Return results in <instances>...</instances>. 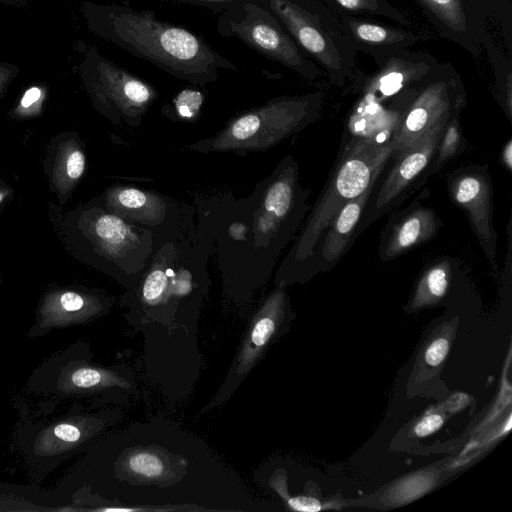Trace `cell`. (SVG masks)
I'll return each mask as SVG.
<instances>
[{"mask_svg": "<svg viewBox=\"0 0 512 512\" xmlns=\"http://www.w3.org/2000/svg\"><path fill=\"white\" fill-rule=\"evenodd\" d=\"M297 161L286 155L247 197H215L196 212L208 225L224 277L269 276L311 205Z\"/></svg>", "mask_w": 512, "mask_h": 512, "instance_id": "1", "label": "cell"}, {"mask_svg": "<svg viewBox=\"0 0 512 512\" xmlns=\"http://www.w3.org/2000/svg\"><path fill=\"white\" fill-rule=\"evenodd\" d=\"M103 34L134 56L193 85L218 80L220 70L236 66L214 51L201 37L149 11L111 6L102 15Z\"/></svg>", "mask_w": 512, "mask_h": 512, "instance_id": "2", "label": "cell"}, {"mask_svg": "<svg viewBox=\"0 0 512 512\" xmlns=\"http://www.w3.org/2000/svg\"><path fill=\"white\" fill-rule=\"evenodd\" d=\"M393 156L390 141L355 136L342 141L327 181L311 206L292 246L276 272L279 285L296 282L324 229L350 200L362 194L380 176Z\"/></svg>", "mask_w": 512, "mask_h": 512, "instance_id": "3", "label": "cell"}, {"mask_svg": "<svg viewBox=\"0 0 512 512\" xmlns=\"http://www.w3.org/2000/svg\"><path fill=\"white\" fill-rule=\"evenodd\" d=\"M320 102L319 95L274 98L235 115L213 136L190 143L183 150L237 155L268 150L314 122Z\"/></svg>", "mask_w": 512, "mask_h": 512, "instance_id": "4", "label": "cell"}, {"mask_svg": "<svg viewBox=\"0 0 512 512\" xmlns=\"http://www.w3.org/2000/svg\"><path fill=\"white\" fill-rule=\"evenodd\" d=\"M453 203L467 215L479 245L492 268H497L498 235L493 226V187L488 165H468L446 179Z\"/></svg>", "mask_w": 512, "mask_h": 512, "instance_id": "5", "label": "cell"}, {"mask_svg": "<svg viewBox=\"0 0 512 512\" xmlns=\"http://www.w3.org/2000/svg\"><path fill=\"white\" fill-rule=\"evenodd\" d=\"M443 130V129H442ZM442 130L394 155V164L382 182L378 179L354 234V240L371 223L398 207L413 192V186L429 165Z\"/></svg>", "mask_w": 512, "mask_h": 512, "instance_id": "6", "label": "cell"}, {"mask_svg": "<svg viewBox=\"0 0 512 512\" xmlns=\"http://www.w3.org/2000/svg\"><path fill=\"white\" fill-rule=\"evenodd\" d=\"M110 211L154 233L155 240L177 232L194 218L192 207L170 196L134 186H116L107 196Z\"/></svg>", "mask_w": 512, "mask_h": 512, "instance_id": "7", "label": "cell"}, {"mask_svg": "<svg viewBox=\"0 0 512 512\" xmlns=\"http://www.w3.org/2000/svg\"><path fill=\"white\" fill-rule=\"evenodd\" d=\"M90 68L95 92L116 121L122 120L130 127L139 126L158 98L156 89L99 55L93 57Z\"/></svg>", "mask_w": 512, "mask_h": 512, "instance_id": "8", "label": "cell"}, {"mask_svg": "<svg viewBox=\"0 0 512 512\" xmlns=\"http://www.w3.org/2000/svg\"><path fill=\"white\" fill-rule=\"evenodd\" d=\"M229 35H235L267 58L297 71L304 61L293 41L282 31L274 17L253 3H244L241 17H226L222 22Z\"/></svg>", "mask_w": 512, "mask_h": 512, "instance_id": "9", "label": "cell"}, {"mask_svg": "<svg viewBox=\"0 0 512 512\" xmlns=\"http://www.w3.org/2000/svg\"><path fill=\"white\" fill-rule=\"evenodd\" d=\"M381 175L375 177L362 194L350 200L337 212L317 240L296 281H306L318 273L330 270L349 250L355 241L354 234L365 206Z\"/></svg>", "mask_w": 512, "mask_h": 512, "instance_id": "10", "label": "cell"}, {"mask_svg": "<svg viewBox=\"0 0 512 512\" xmlns=\"http://www.w3.org/2000/svg\"><path fill=\"white\" fill-rule=\"evenodd\" d=\"M424 192L408 206L393 211L383 227L378 245L382 262L395 260L434 239L443 226L436 212L421 203Z\"/></svg>", "mask_w": 512, "mask_h": 512, "instance_id": "11", "label": "cell"}, {"mask_svg": "<svg viewBox=\"0 0 512 512\" xmlns=\"http://www.w3.org/2000/svg\"><path fill=\"white\" fill-rule=\"evenodd\" d=\"M452 114L447 86L436 83L427 87L393 128L389 139L393 156L442 130Z\"/></svg>", "mask_w": 512, "mask_h": 512, "instance_id": "12", "label": "cell"}, {"mask_svg": "<svg viewBox=\"0 0 512 512\" xmlns=\"http://www.w3.org/2000/svg\"><path fill=\"white\" fill-rule=\"evenodd\" d=\"M270 7L307 51L323 64L332 68L339 67L337 57L326 39L301 8L288 0H270Z\"/></svg>", "mask_w": 512, "mask_h": 512, "instance_id": "13", "label": "cell"}, {"mask_svg": "<svg viewBox=\"0 0 512 512\" xmlns=\"http://www.w3.org/2000/svg\"><path fill=\"white\" fill-rule=\"evenodd\" d=\"M460 109L461 106L453 112L445 124L433 157L427 168L416 180L413 192L421 188L431 176L438 173L449 161L465 150L466 139L460 125Z\"/></svg>", "mask_w": 512, "mask_h": 512, "instance_id": "14", "label": "cell"}, {"mask_svg": "<svg viewBox=\"0 0 512 512\" xmlns=\"http://www.w3.org/2000/svg\"><path fill=\"white\" fill-rule=\"evenodd\" d=\"M284 300V291L277 289L266 301L260 317L252 330L250 341L241 358V368L247 367L256 357L257 353L266 344L275 330V316Z\"/></svg>", "mask_w": 512, "mask_h": 512, "instance_id": "15", "label": "cell"}, {"mask_svg": "<svg viewBox=\"0 0 512 512\" xmlns=\"http://www.w3.org/2000/svg\"><path fill=\"white\" fill-rule=\"evenodd\" d=\"M452 264L453 261L446 257L426 267L416 289L415 300L418 303L437 300L446 294L452 276Z\"/></svg>", "mask_w": 512, "mask_h": 512, "instance_id": "16", "label": "cell"}, {"mask_svg": "<svg viewBox=\"0 0 512 512\" xmlns=\"http://www.w3.org/2000/svg\"><path fill=\"white\" fill-rule=\"evenodd\" d=\"M422 1L453 30L462 31L464 29V13L459 0Z\"/></svg>", "mask_w": 512, "mask_h": 512, "instance_id": "17", "label": "cell"}, {"mask_svg": "<svg viewBox=\"0 0 512 512\" xmlns=\"http://www.w3.org/2000/svg\"><path fill=\"white\" fill-rule=\"evenodd\" d=\"M128 467L131 471L147 478H154L163 472L161 460L150 453H137L128 460Z\"/></svg>", "mask_w": 512, "mask_h": 512, "instance_id": "18", "label": "cell"}, {"mask_svg": "<svg viewBox=\"0 0 512 512\" xmlns=\"http://www.w3.org/2000/svg\"><path fill=\"white\" fill-rule=\"evenodd\" d=\"M203 103V95L195 90H185L179 93L174 101L177 115L180 119L195 118Z\"/></svg>", "mask_w": 512, "mask_h": 512, "instance_id": "19", "label": "cell"}, {"mask_svg": "<svg viewBox=\"0 0 512 512\" xmlns=\"http://www.w3.org/2000/svg\"><path fill=\"white\" fill-rule=\"evenodd\" d=\"M355 33L360 39L371 43H383L392 39V32L373 24H359L356 26Z\"/></svg>", "mask_w": 512, "mask_h": 512, "instance_id": "20", "label": "cell"}, {"mask_svg": "<svg viewBox=\"0 0 512 512\" xmlns=\"http://www.w3.org/2000/svg\"><path fill=\"white\" fill-rule=\"evenodd\" d=\"M449 342L445 338L435 339L426 349L425 361L430 366L439 365L447 356Z\"/></svg>", "mask_w": 512, "mask_h": 512, "instance_id": "21", "label": "cell"}, {"mask_svg": "<svg viewBox=\"0 0 512 512\" xmlns=\"http://www.w3.org/2000/svg\"><path fill=\"white\" fill-rule=\"evenodd\" d=\"M102 380V374L92 368H80L71 375V382L74 386L80 388H89L99 384Z\"/></svg>", "mask_w": 512, "mask_h": 512, "instance_id": "22", "label": "cell"}, {"mask_svg": "<svg viewBox=\"0 0 512 512\" xmlns=\"http://www.w3.org/2000/svg\"><path fill=\"white\" fill-rule=\"evenodd\" d=\"M403 84V75L400 72H390L380 78L378 90L384 96H390L400 90Z\"/></svg>", "mask_w": 512, "mask_h": 512, "instance_id": "23", "label": "cell"}, {"mask_svg": "<svg viewBox=\"0 0 512 512\" xmlns=\"http://www.w3.org/2000/svg\"><path fill=\"white\" fill-rule=\"evenodd\" d=\"M444 419L439 414H432L422 418L415 426V434L419 437L428 436L436 432L442 425Z\"/></svg>", "mask_w": 512, "mask_h": 512, "instance_id": "24", "label": "cell"}, {"mask_svg": "<svg viewBox=\"0 0 512 512\" xmlns=\"http://www.w3.org/2000/svg\"><path fill=\"white\" fill-rule=\"evenodd\" d=\"M85 167V157L79 150L72 152L67 159V174L72 179L79 178Z\"/></svg>", "mask_w": 512, "mask_h": 512, "instance_id": "25", "label": "cell"}, {"mask_svg": "<svg viewBox=\"0 0 512 512\" xmlns=\"http://www.w3.org/2000/svg\"><path fill=\"white\" fill-rule=\"evenodd\" d=\"M288 505L296 511L315 512L322 509L321 503L312 497L289 498Z\"/></svg>", "mask_w": 512, "mask_h": 512, "instance_id": "26", "label": "cell"}, {"mask_svg": "<svg viewBox=\"0 0 512 512\" xmlns=\"http://www.w3.org/2000/svg\"><path fill=\"white\" fill-rule=\"evenodd\" d=\"M54 435L65 442H75L80 438V430L72 424H59L54 430Z\"/></svg>", "mask_w": 512, "mask_h": 512, "instance_id": "27", "label": "cell"}, {"mask_svg": "<svg viewBox=\"0 0 512 512\" xmlns=\"http://www.w3.org/2000/svg\"><path fill=\"white\" fill-rule=\"evenodd\" d=\"M60 304L65 311L74 312L83 308L84 299L77 293L66 292L61 296Z\"/></svg>", "mask_w": 512, "mask_h": 512, "instance_id": "28", "label": "cell"}, {"mask_svg": "<svg viewBox=\"0 0 512 512\" xmlns=\"http://www.w3.org/2000/svg\"><path fill=\"white\" fill-rule=\"evenodd\" d=\"M501 163L508 171L512 170V140L509 139L503 146L500 154Z\"/></svg>", "mask_w": 512, "mask_h": 512, "instance_id": "29", "label": "cell"}, {"mask_svg": "<svg viewBox=\"0 0 512 512\" xmlns=\"http://www.w3.org/2000/svg\"><path fill=\"white\" fill-rule=\"evenodd\" d=\"M41 96V90L37 87H32L30 89H28L26 91V93L24 94L22 100H21V105L23 107H29L31 106L33 103H35Z\"/></svg>", "mask_w": 512, "mask_h": 512, "instance_id": "30", "label": "cell"}, {"mask_svg": "<svg viewBox=\"0 0 512 512\" xmlns=\"http://www.w3.org/2000/svg\"><path fill=\"white\" fill-rule=\"evenodd\" d=\"M342 7L350 10H359L369 7L367 0H336Z\"/></svg>", "mask_w": 512, "mask_h": 512, "instance_id": "31", "label": "cell"}, {"mask_svg": "<svg viewBox=\"0 0 512 512\" xmlns=\"http://www.w3.org/2000/svg\"><path fill=\"white\" fill-rule=\"evenodd\" d=\"M8 66L0 64V85L9 76Z\"/></svg>", "mask_w": 512, "mask_h": 512, "instance_id": "32", "label": "cell"}, {"mask_svg": "<svg viewBox=\"0 0 512 512\" xmlns=\"http://www.w3.org/2000/svg\"><path fill=\"white\" fill-rule=\"evenodd\" d=\"M190 1H196V2H227V1H233V0H190Z\"/></svg>", "mask_w": 512, "mask_h": 512, "instance_id": "33", "label": "cell"}, {"mask_svg": "<svg viewBox=\"0 0 512 512\" xmlns=\"http://www.w3.org/2000/svg\"><path fill=\"white\" fill-rule=\"evenodd\" d=\"M3 199V194L0 193V202L2 201Z\"/></svg>", "mask_w": 512, "mask_h": 512, "instance_id": "34", "label": "cell"}]
</instances>
